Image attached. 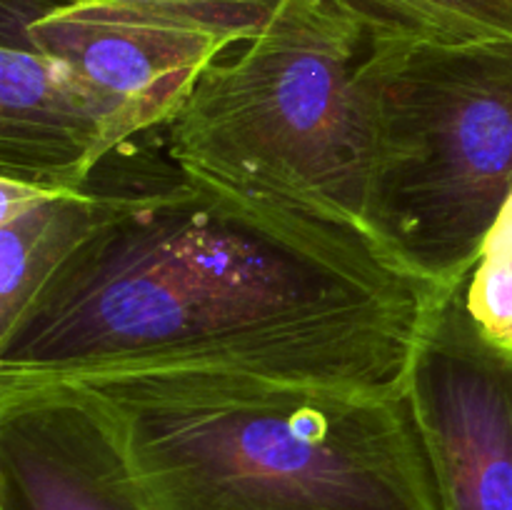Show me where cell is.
<instances>
[{
	"instance_id": "cell-1",
	"label": "cell",
	"mask_w": 512,
	"mask_h": 510,
	"mask_svg": "<svg viewBox=\"0 0 512 510\" xmlns=\"http://www.w3.org/2000/svg\"><path fill=\"white\" fill-rule=\"evenodd\" d=\"M83 185V238L0 325V388L153 370L405 388L450 290L363 230L175 163L160 130L105 155Z\"/></svg>"
},
{
	"instance_id": "cell-2",
	"label": "cell",
	"mask_w": 512,
	"mask_h": 510,
	"mask_svg": "<svg viewBox=\"0 0 512 510\" xmlns=\"http://www.w3.org/2000/svg\"><path fill=\"white\" fill-rule=\"evenodd\" d=\"M153 510H443L405 388L225 370L78 380Z\"/></svg>"
},
{
	"instance_id": "cell-3",
	"label": "cell",
	"mask_w": 512,
	"mask_h": 510,
	"mask_svg": "<svg viewBox=\"0 0 512 510\" xmlns=\"http://www.w3.org/2000/svg\"><path fill=\"white\" fill-rule=\"evenodd\" d=\"M368 45L320 0H278L238 55L203 70L160 128L165 150L250 198L368 233Z\"/></svg>"
},
{
	"instance_id": "cell-4",
	"label": "cell",
	"mask_w": 512,
	"mask_h": 510,
	"mask_svg": "<svg viewBox=\"0 0 512 510\" xmlns=\"http://www.w3.org/2000/svg\"><path fill=\"white\" fill-rule=\"evenodd\" d=\"M360 88L373 145L365 230L415 278L455 288L512 193V40H378Z\"/></svg>"
},
{
	"instance_id": "cell-5",
	"label": "cell",
	"mask_w": 512,
	"mask_h": 510,
	"mask_svg": "<svg viewBox=\"0 0 512 510\" xmlns=\"http://www.w3.org/2000/svg\"><path fill=\"white\" fill-rule=\"evenodd\" d=\"M278 0H63L28 20L83 98L103 158L163 128L210 63L263 30Z\"/></svg>"
},
{
	"instance_id": "cell-6",
	"label": "cell",
	"mask_w": 512,
	"mask_h": 510,
	"mask_svg": "<svg viewBox=\"0 0 512 510\" xmlns=\"http://www.w3.org/2000/svg\"><path fill=\"white\" fill-rule=\"evenodd\" d=\"M408 395L443 510H512V348L478 328L463 283L430 313Z\"/></svg>"
},
{
	"instance_id": "cell-7",
	"label": "cell",
	"mask_w": 512,
	"mask_h": 510,
	"mask_svg": "<svg viewBox=\"0 0 512 510\" xmlns=\"http://www.w3.org/2000/svg\"><path fill=\"white\" fill-rule=\"evenodd\" d=\"M0 510H153L83 383L0 388Z\"/></svg>"
},
{
	"instance_id": "cell-8",
	"label": "cell",
	"mask_w": 512,
	"mask_h": 510,
	"mask_svg": "<svg viewBox=\"0 0 512 510\" xmlns=\"http://www.w3.org/2000/svg\"><path fill=\"white\" fill-rule=\"evenodd\" d=\"M55 3L63 0H3L0 178L78 188L103 160L98 120L28 35V20Z\"/></svg>"
},
{
	"instance_id": "cell-9",
	"label": "cell",
	"mask_w": 512,
	"mask_h": 510,
	"mask_svg": "<svg viewBox=\"0 0 512 510\" xmlns=\"http://www.w3.org/2000/svg\"><path fill=\"white\" fill-rule=\"evenodd\" d=\"M93 215L88 188H40L0 178V325L10 323L65 255Z\"/></svg>"
},
{
	"instance_id": "cell-10",
	"label": "cell",
	"mask_w": 512,
	"mask_h": 510,
	"mask_svg": "<svg viewBox=\"0 0 512 510\" xmlns=\"http://www.w3.org/2000/svg\"><path fill=\"white\" fill-rule=\"evenodd\" d=\"M353 20L368 43H488L512 40V0H320Z\"/></svg>"
},
{
	"instance_id": "cell-11",
	"label": "cell",
	"mask_w": 512,
	"mask_h": 510,
	"mask_svg": "<svg viewBox=\"0 0 512 510\" xmlns=\"http://www.w3.org/2000/svg\"><path fill=\"white\" fill-rule=\"evenodd\" d=\"M463 295L478 328L512 348V193L485 235L478 263L463 280Z\"/></svg>"
}]
</instances>
